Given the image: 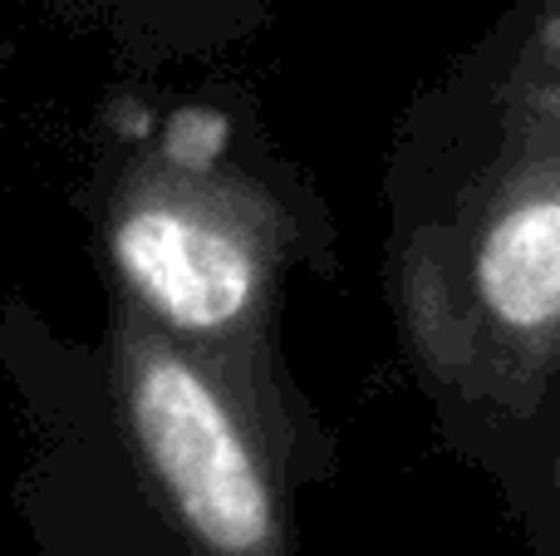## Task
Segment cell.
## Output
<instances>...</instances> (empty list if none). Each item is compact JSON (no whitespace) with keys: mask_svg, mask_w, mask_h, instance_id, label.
Wrapping results in <instances>:
<instances>
[{"mask_svg":"<svg viewBox=\"0 0 560 556\" xmlns=\"http://www.w3.org/2000/svg\"><path fill=\"white\" fill-rule=\"evenodd\" d=\"M467 291L506 335L560 325V193L506 197L467 252Z\"/></svg>","mask_w":560,"mask_h":556,"instance_id":"3957f363","label":"cell"},{"mask_svg":"<svg viewBox=\"0 0 560 556\" xmlns=\"http://www.w3.org/2000/svg\"><path fill=\"white\" fill-rule=\"evenodd\" d=\"M114 360L138 468L187 556H295L261 414L226 370L143 315L118 325Z\"/></svg>","mask_w":560,"mask_h":556,"instance_id":"7a4b0ae2","label":"cell"},{"mask_svg":"<svg viewBox=\"0 0 560 556\" xmlns=\"http://www.w3.org/2000/svg\"><path fill=\"white\" fill-rule=\"evenodd\" d=\"M285 252V222L246 177L212 158H143L108 212V262L138 315L226 370L256 414L266 394V321Z\"/></svg>","mask_w":560,"mask_h":556,"instance_id":"6da1fadb","label":"cell"}]
</instances>
